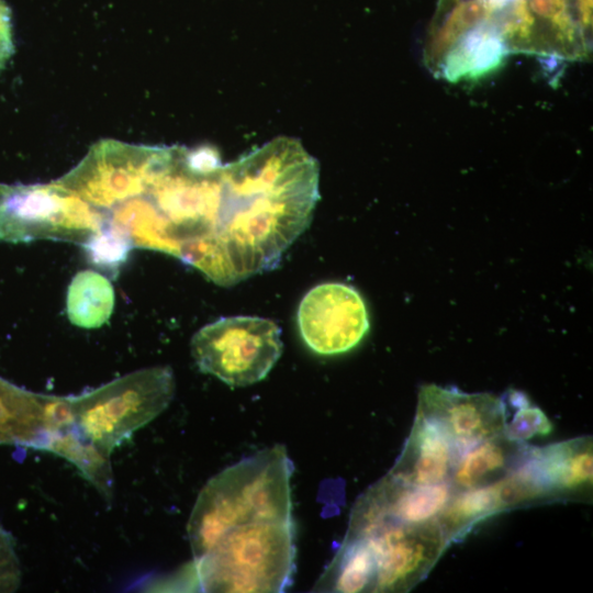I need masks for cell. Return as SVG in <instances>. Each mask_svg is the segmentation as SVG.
I'll use <instances>...</instances> for the list:
<instances>
[{"label": "cell", "mask_w": 593, "mask_h": 593, "mask_svg": "<svg viewBox=\"0 0 593 593\" xmlns=\"http://www.w3.org/2000/svg\"><path fill=\"white\" fill-rule=\"evenodd\" d=\"M293 463L282 446L224 469L203 486L188 522L193 558L226 530L249 523L292 521Z\"/></svg>", "instance_id": "obj_1"}, {"label": "cell", "mask_w": 593, "mask_h": 593, "mask_svg": "<svg viewBox=\"0 0 593 593\" xmlns=\"http://www.w3.org/2000/svg\"><path fill=\"white\" fill-rule=\"evenodd\" d=\"M292 521L233 527L193 558L198 586L205 592H283L295 572Z\"/></svg>", "instance_id": "obj_2"}, {"label": "cell", "mask_w": 593, "mask_h": 593, "mask_svg": "<svg viewBox=\"0 0 593 593\" xmlns=\"http://www.w3.org/2000/svg\"><path fill=\"white\" fill-rule=\"evenodd\" d=\"M175 393L170 367L141 369L68 396L70 430L110 458L112 451L167 409Z\"/></svg>", "instance_id": "obj_3"}, {"label": "cell", "mask_w": 593, "mask_h": 593, "mask_svg": "<svg viewBox=\"0 0 593 593\" xmlns=\"http://www.w3.org/2000/svg\"><path fill=\"white\" fill-rule=\"evenodd\" d=\"M100 211L57 180L48 183H0V242L58 240L85 244L100 231Z\"/></svg>", "instance_id": "obj_4"}, {"label": "cell", "mask_w": 593, "mask_h": 593, "mask_svg": "<svg viewBox=\"0 0 593 593\" xmlns=\"http://www.w3.org/2000/svg\"><path fill=\"white\" fill-rule=\"evenodd\" d=\"M190 347L200 371L236 388L265 379L283 344L281 328L273 321L238 315L203 326L192 336Z\"/></svg>", "instance_id": "obj_5"}, {"label": "cell", "mask_w": 593, "mask_h": 593, "mask_svg": "<svg viewBox=\"0 0 593 593\" xmlns=\"http://www.w3.org/2000/svg\"><path fill=\"white\" fill-rule=\"evenodd\" d=\"M430 523L406 525L379 517L351 516L347 538H358L374 563L372 591H399L413 585L432 567L445 540Z\"/></svg>", "instance_id": "obj_6"}, {"label": "cell", "mask_w": 593, "mask_h": 593, "mask_svg": "<svg viewBox=\"0 0 593 593\" xmlns=\"http://www.w3.org/2000/svg\"><path fill=\"white\" fill-rule=\"evenodd\" d=\"M296 323L304 344L324 356L351 350L370 327L360 293L342 282H324L310 289L298 306Z\"/></svg>", "instance_id": "obj_7"}, {"label": "cell", "mask_w": 593, "mask_h": 593, "mask_svg": "<svg viewBox=\"0 0 593 593\" xmlns=\"http://www.w3.org/2000/svg\"><path fill=\"white\" fill-rule=\"evenodd\" d=\"M417 412L433 418L455 449L471 448L502 433L506 407L491 394H468L435 384L421 389Z\"/></svg>", "instance_id": "obj_8"}, {"label": "cell", "mask_w": 593, "mask_h": 593, "mask_svg": "<svg viewBox=\"0 0 593 593\" xmlns=\"http://www.w3.org/2000/svg\"><path fill=\"white\" fill-rule=\"evenodd\" d=\"M454 450L441 426L417 412L403 454L389 475L409 485L440 483L448 474Z\"/></svg>", "instance_id": "obj_9"}, {"label": "cell", "mask_w": 593, "mask_h": 593, "mask_svg": "<svg viewBox=\"0 0 593 593\" xmlns=\"http://www.w3.org/2000/svg\"><path fill=\"white\" fill-rule=\"evenodd\" d=\"M510 47L488 19L467 33L440 59V74L451 82L478 79L501 66Z\"/></svg>", "instance_id": "obj_10"}, {"label": "cell", "mask_w": 593, "mask_h": 593, "mask_svg": "<svg viewBox=\"0 0 593 593\" xmlns=\"http://www.w3.org/2000/svg\"><path fill=\"white\" fill-rule=\"evenodd\" d=\"M592 445L573 439L534 450L526 460L546 492H572L592 483Z\"/></svg>", "instance_id": "obj_11"}, {"label": "cell", "mask_w": 593, "mask_h": 593, "mask_svg": "<svg viewBox=\"0 0 593 593\" xmlns=\"http://www.w3.org/2000/svg\"><path fill=\"white\" fill-rule=\"evenodd\" d=\"M114 299V289L105 276L94 270L79 271L67 290V316L82 328L101 327L112 315Z\"/></svg>", "instance_id": "obj_12"}, {"label": "cell", "mask_w": 593, "mask_h": 593, "mask_svg": "<svg viewBox=\"0 0 593 593\" xmlns=\"http://www.w3.org/2000/svg\"><path fill=\"white\" fill-rule=\"evenodd\" d=\"M495 438L473 446L461 458L455 472L457 485L465 489L475 488L490 474L505 466L506 450Z\"/></svg>", "instance_id": "obj_13"}, {"label": "cell", "mask_w": 593, "mask_h": 593, "mask_svg": "<svg viewBox=\"0 0 593 593\" xmlns=\"http://www.w3.org/2000/svg\"><path fill=\"white\" fill-rule=\"evenodd\" d=\"M472 489V488H471ZM496 484L473 488L460 494L446 512L447 524L450 527L472 526L478 521L503 510Z\"/></svg>", "instance_id": "obj_14"}, {"label": "cell", "mask_w": 593, "mask_h": 593, "mask_svg": "<svg viewBox=\"0 0 593 593\" xmlns=\"http://www.w3.org/2000/svg\"><path fill=\"white\" fill-rule=\"evenodd\" d=\"M489 15L490 13L478 0L459 3L434 36L429 47V58L440 60L465 33Z\"/></svg>", "instance_id": "obj_15"}, {"label": "cell", "mask_w": 593, "mask_h": 593, "mask_svg": "<svg viewBox=\"0 0 593 593\" xmlns=\"http://www.w3.org/2000/svg\"><path fill=\"white\" fill-rule=\"evenodd\" d=\"M81 246L93 266L114 277L133 248L127 238L105 225Z\"/></svg>", "instance_id": "obj_16"}, {"label": "cell", "mask_w": 593, "mask_h": 593, "mask_svg": "<svg viewBox=\"0 0 593 593\" xmlns=\"http://www.w3.org/2000/svg\"><path fill=\"white\" fill-rule=\"evenodd\" d=\"M508 402L516 411L510 421L504 422L502 434L507 440L524 441L551 432L549 418L539 407L532 406L524 394L512 392Z\"/></svg>", "instance_id": "obj_17"}, {"label": "cell", "mask_w": 593, "mask_h": 593, "mask_svg": "<svg viewBox=\"0 0 593 593\" xmlns=\"http://www.w3.org/2000/svg\"><path fill=\"white\" fill-rule=\"evenodd\" d=\"M489 20L494 24L501 36L510 47V43L527 48L532 41L535 18L527 5L526 0H515L504 8L489 15Z\"/></svg>", "instance_id": "obj_18"}, {"label": "cell", "mask_w": 593, "mask_h": 593, "mask_svg": "<svg viewBox=\"0 0 593 593\" xmlns=\"http://www.w3.org/2000/svg\"><path fill=\"white\" fill-rule=\"evenodd\" d=\"M20 568L13 539L0 526V592H11L19 586Z\"/></svg>", "instance_id": "obj_19"}, {"label": "cell", "mask_w": 593, "mask_h": 593, "mask_svg": "<svg viewBox=\"0 0 593 593\" xmlns=\"http://www.w3.org/2000/svg\"><path fill=\"white\" fill-rule=\"evenodd\" d=\"M13 48L11 11L4 1L0 0V70L10 59Z\"/></svg>", "instance_id": "obj_20"}, {"label": "cell", "mask_w": 593, "mask_h": 593, "mask_svg": "<svg viewBox=\"0 0 593 593\" xmlns=\"http://www.w3.org/2000/svg\"><path fill=\"white\" fill-rule=\"evenodd\" d=\"M527 5L533 13L544 19H551L557 12L555 0H529Z\"/></svg>", "instance_id": "obj_21"}, {"label": "cell", "mask_w": 593, "mask_h": 593, "mask_svg": "<svg viewBox=\"0 0 593 593\" xmlns=\"http://www.w3.org/2000/svg\"><path fill=\"white\" fill-rule=\"evenodd\" d=\"M482 3V5L486 9V11L491 14L508 3L515 1V0H478Z\"/></svg>", "instance_id": "obj_22"}]
</instances>
